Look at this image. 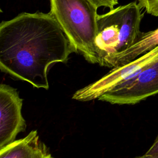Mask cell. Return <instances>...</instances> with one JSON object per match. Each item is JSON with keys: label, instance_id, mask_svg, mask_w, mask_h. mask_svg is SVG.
<instances>
[{"label": "cell", "instance_id": "277c9868", "mask_svg": "<svg viewBox=\"0 0 158 158\" xmlns=\"http://www.w3.org/2000/svg\"><path fill=\"white\" fill-rule=\"evenodd\" d=\"M157 59L158 46L130 62L113 68L99 80L77 90L72 99L80 101L98 99L115 86L132 78Z\"/></svg>", "mask_w": 158, "mask_h": 158}, {"label": "cell", "instance_id": "7c38bea8", "mask_svg": "<svg viewBox=\"0 0 158 158\" xmlns=\"http://www.w3.org/2000/svg\"><path fill=\"white\" fill-rule=\"evenodd\" d=\"M136 158H158V157H151V156H147V155H143L141 156H139V157H137Z\"/></svg>", "mask_w": 158, "mask_h": 158}, {"label": "cell", "instance_id": "3957f363", "mask_svg": "<svg viewBox=\"0 0 158 158\" xmlns=\"http://www.w3.org/2000/svg\"><path fill=\"white\" fill-rule=\"evenodd\" d=\"M51 11L77 52L98 64L95 49L98 6L90 0H50Z\"/></svg>", "mask_w": 158, "mask_h": 158}, {"label": "cell", "instance_id": "8fae6325", "mask_svg": "<svg viewBox=\"0 0 158 158\" xmlns=\"http://www.w3.org/2000/svg\"><path fill=\"white\" fill-rule=\"evenodd\" d=\"M144 154L151 157H158V135L156 138L152 145Z\"/></svg>", "mask_w": 158, "mask_h": 158}, {"label": "cell", "instance_id": "6da1fadb", "mask_svg": "<svg viewBox=\"0 0 158 158\" xmlns=\"http://www.w3.org/2000/svg\"><path fill=\"white\" fill-rule=\"evenodd\" d=\"M75 49L51 12H22L0 24V69L14 78L48 89V72Z\"/></svg>", "mask_w": 158, "mask_h": 158}, {"label": "cell", "instance_id": "9c48e42d", "mask_svg": "<svg viewBox=\"0 0 158 158\" xmlns=\"http://www.w3.org/2000/svg\"><path fill=\"white\" fill-rule=\"evenodd\" d=\"M138 5L146 12L154 16L158 17V0H138Z\"/></svg>", "mask_w": 158, "mask_h": 158}, {"label": "cell", "instance_id": "8992f818", "mask_svg": "<svg viewBox=\"0 0 158 158\" xmlns=\"http://www.w3.org/2000/svg\"><path fill=\"white\" fill-rule=\"evenodd\" d=\"M23 99L16 89L6 84L0 85V149L15 140L26 129L22 114Z\"/></svg>", "mask_w": 158, "mask_h": 158}, {"label": "cell", "instance_id": "52a82bcc", "mask_svg": "<svg viewBox=\"0 0 158 158\" xmlns=\"http://www.w3.org/2000/svg\"><path fill=\"white\" fill-rule=\"evenodd\" d=\"M0 158H52L37 130L31 131L23 138L15 140L0 149Z\"/></svg>", "mask_w": 158, "mask_h": 158}, {"label": "cell", "instance_id": "ba28073f", "mask_svg": "<svg viewBox=\"0 0 158 158\" xmlns=\"http://www.w3.org/2000/svg\"><path fill=\"white\" fill-rule=\"evenodd\" d=\"M158 46V28L148 32H141L137 41L127 51L117 56L110 67L130 62Z\"/></svg>", "mask_w": 158, "mask_h": 158}, {"label": "cell", "instance_id": "30bf717a", "mask_svg": "<svg viewBox=\"0 0 158 158\" xmlns=\"http://www.w3.org/2000/svg\"><path fill=\"white\" fill-rule=\"evenodd\" d=\"M94 4H96L98 7H106L113 9L114 6L118 4V0H90Z\"/></svg>", "mask_w": 158, "mask_h": 158}, {"label": "cell", "instance_id": "5b68a950", "mask_svg": "<svg viewBox=\"0 0 158 158\" xmlns=\"http://www.w3.org/2000/svg\"><path fill=\"white\" fill-rule=\"evenodd\" d=\"M158 93V59L132 78L115 86L98 99L112 104H135Z\"/></svg>", "mask_w": 158, "mask_h": 158}, {"label": "cell", "instance_id": "7a4b0ae2", "mask_svg": "<svg viewBox=\"0 0 158 158\" xmlns=\"http://www.w3.org/2000/svg\"><path fill=\"white\" fill-rule=\"evenodd\" d=\"M142 17L136 2L98 15L95 49L101 66L110 67L113 60L137 41Z\"/></svg>", "mask_w": 158, "mask_h": 158}]
</instances>
